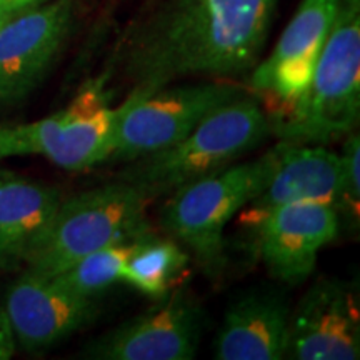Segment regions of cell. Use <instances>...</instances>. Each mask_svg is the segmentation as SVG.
Here are the masks:
<instances>
[{"label": "cell", "instance_id": "1", "mask_svg": "<svg viewBox=\"0 0 360 360\" xmlns=\"http://www.w3.org/2000/svg\"><path fill=\"white\" fill-rule=\"evenodd\" d=\"M281 0H147L115 45L114 72L141 97L179 80H232L262 58Z\"/></svg>", "mask_w": 360, "mask_h": 360}, {"label": "cell", "instance_id": "2", "mask_svg": "<svg viewBox=\"0 0 360 360\" xmlns=\"http://www.w3.org/2000/svg\"><path fill=\"white\" fill-rule=\"evenodd\" d=\"M270 134L267 110L257 97L247 92L210 112L179 142L127 162L117 179L134 184L154 200L236 164Z\"/></svg>", "mask_w": 360, "mask_h": 360}, {"label": "cell", "instance_id": "3", "mask_svg": "<svg viewBox=\"0 0 360 360\" xmlns=\"http://www.w3.org/2000/svg\"><path fill=\"white\" fill-rule=\"evenodd\" d=\"M360 114V0H342L305 92L270 119L278 141L326 143L354 132Z\"/></svg>", "mask_w": 360, "mask_h": 360}, {"label": "cell", "instance_id": "4", "mask_svg": "<svg viewBox=\"0 0 360 360\" xmlns=\"http://www.w3.org/2000/svg\"><path fill=\"white\" fill-rule=\"evenodd\" d=\"M282 152L278 141L264 155L232 164L169 193L160 225L186 245L209 276L225 267V229L267 187Z\"/></svg>", "mask_w": 360, "mask_h": 360}, {"label": "cell", "instance_id": "5", "mask_svg": "<svg viewBox=\"0 0 360 360\" xmlns=\"http://www.w3.org/2000/svg\"><path fill=\"white\" fill-rule=\"evenodd\" d=\"M148 202L141 188L119 179L62 199L25 270L53 277L92 252L135 240L150 229Z\"/></svg>", "mask_w": 360, "mask_h": 360}, {"label": "cell", "instance_id": "6", "mask_svg": "<svg viewBox=\"0 0 360 360\" xmlns=\"http://www.w3.org/2000/svg\"><path fill=\"white\" fill-rule=\"evenodd\" d=\"M115 124L109 79L98 75L56 114L29 124L0 125V160L39 155L72 172L89 170L109 160Z\"/></svg>", "mask_w": 360, "mask_h": 360}, {"label": "cell", "instance_id": "7", "mask_svg": "<svg viewBox=\"0 0 360 360\" xmlns=\"http://www.w3.org/2000/svg\"><path fill=\"white\" fill-rule=\"evenodd\" d=\"M229 82L165 85L117 105L114 148L107 162H132L179 142L217 107L245 96Z\"/></svg>", "mask_w": 360, "mask_h": 360}, {"label": "cell", "instance_id": "8", "mask_svg": "<svg viewBox=\"0 0 360 360\" xmlns=\"http://www.w3.org/2000/svg\"><path fill=\"white\" fill-rule=\"evenodd\" d=\"M74 20V0H49L0 22V112L19 105L44 82Z\"/></svg>", "mask_w": 360, "mask_h": 360}, {"label": "cell", "instance_id": "9", "mask_svg": "<svg viewBox=\"0 0 360 360\" xmlns=\"http://www.w3.org/2000/svg\"><path fill=\"white\" fill-rule=\"evenodd\" d=\"M342 0H300L276 47L249 74L252 96L270 119L292 109L312 79Z\"/></svg>", "mask_w": 360, "mask_h": 360}, {"label": "cell", "instance_id": "10", "mask_svg": "<svg viewBox=\"0 0 360 360\" xmlns=\"http://www.w3.org/2000/svg\"><path fill=\"white\" fill-rule=\"evenodd\" d=\"M202 307L177 287L155 305L98 335L82 350L97 360H191L195 359L204 330Z\"/></svg>", "mask_w": 360, "mask_h": 360}, {"label": "cell", "instance_id": "11", "mask_svg": "<svg viewBox=\"0 0 360 360\" xmlns=\"http://www.w3.org/2000/svg\"><path fill=\"white\" fill-rule=\"evenodd\" d=\"M360 357L357 290L340 278H319L290 310L285 359L355 360Z\"/></svg>", "mask_w": 360, "mask_h": 360}, {"label": "cell", "instance_id": "12", "mask_svg": "<svg viewBox=\"0 0 360 360\" xmlns=\"http://www.w3.org/2000/svg\"><path fill=\"white\" fill-rule=\"evenodd\" d=\"M4 312L15 344L39 352L96 322L102 307L98 297L74 294L52 277L25 270L8 287Z\"/></svg>", "mask_w": 360, "mask_h": 360}, {"label": "cell", "instance_id": "13", "mask_svg": "<svg viewBox=\"0 0 360 360\" xmlns=\"http://www.w3.org/2000/svg\"><path fill=\"white\" fill-rule=\"evenodd\" d=\"M339 225L332 205L300 202L274 210L250 237L270 277L300 285L312 277L323 247L339 236Z\"/></svg>", "mask_w": 360, "mask_h": 360}, {"label": "cell", "instance_id": "14", "mask_svg": "<svg viewBox=\"0 0 360 360\" xmlns=\"http://www.w3.org/2000/svg\"><path fill=\"white\" fill-rule=\"evenodd\" d=\"M300 202L327 204L339 212L342 204L340 155L326 146L282 141V152L272 179L238 212V227L252 236L274 210Z\"/></svg>", "mask_w": 360, "mask_h": 360}, {"label": "cell", "instance_id": "15", "mask_svg": "<svg viewBox=\"0 0 360 360\" xmlns=\"http://www.w3.org/2000/svg\"><path fill=\"white\" fill-rule=\"evenodd\" d=\"M290 310L289 302L277 292H247L225 310L214 337V359H285Z\"/></svg>", "mask_w": 360, "mask_h": 360}, {"label": "cell", "instance_id": "16", "mask_svg": "<svg viewBox=\"0 0 360 360\" xmlns=\"http://www.w3.org/2000/svg\"><path fill=\"white\" fill-rule=\"evenodd\" d=\"M60 202L58 188L0 170V270L25 264L52 224Z\"/></svg>", "mask_w": 360, "mask_h": 360}, {"label": "cell", "instance_id": "17", "mask_svg": "<svg viewBox=\"0 0 360 360\" xmlns=\"http://www.w3.org/2000/svg\"><path fill=\"white\" fill-rule=\"evenodd\" d=\"M132 250L125 264L124 283L159 300L167 295L188 264V252L172 237H160L150 229L130 242Z\"/></svg>", "mask_w": 360, "mask_h": 360}, {"label": "cell", "instance_id": "18", "mask_svg": "<svg viewBox=\"0 0 360 360\" xmlns=\"http://www.w3.org/2000/svg\"><path fill=\"white\" fill-rule=\"evenodd\" d=\"M132 250L130 242L103 247L85 255L52 278L64 289L84 297H101L124 281V270Z\"/></svg>", "mask_w": 360, "mask_h": 360}, {"label": "cell", "instance_id": "19", "mask_svg": "<svg viewBox=\"0 0 360 360\" xmlns=\"http://www.w3.org/2000/svg\"><path fill=\"white\" fill-rule=\"evenodd\" d=\"M340 152L342 170V204L340 210L359 224L360 212V141L357 132L345 135Z\"/></svg>", "mask_w": 360, "mask_h": 360}, {"label": "cell", "instance_id": "20", "mask_svg": "<svg viewBox=\"0 0 360 360\" xmlns=\"http://www.w3.org/2000/svg\"><path fill=\"white\" fill-rule=\"evenodd\" d=\"M45 2L49 0H0V19H7L13 13L42 6Z\"/></svg>", "mask_w": 360, "mask_h": 360}, {"label": "cell", "instance_id": "21", "mask_svg": "<svg viewBox=\"0 0 360 360\" xmlns=\"http://www.w3.org/2000/svg\"><path fill=\"white\" fill-rule=\"evenodd\" d=\"M2 20H4V19H0V22H2Z\"/></svg>", "mask_w": 360, "mask_h": 360}]
</instances>
